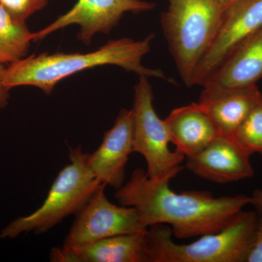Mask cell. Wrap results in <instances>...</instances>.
I'll return each mask as SVG.
<instances>
[{
    "instance_id": "obj_8",
    "label": "cell",
    "mask_w": 262,
    "mask_h": 262,
    "mask_svg": "<svg viewBox=\"0 0 262 262\" xmlns=\"http://www.w3.org/2000/svg\"><path fill=\"white\" fill-rule=\"evenodd\" d=\"M262 28V0H234L224 13L211 44L196 66L191 87H203L248 38Z\"/></svg>"
},
{
    "instance_id": "obj_2",
    "label": "cell",
    "mask_w": 262,
    "mask_h": 262,
    "mask_svg": "<svg viewBox=\"0 0 262 262\" xmlns=\"http://www.w3.org/2000/svg\"><path fill=\"white\" fill-rule=\"evenodd\" d=\"M154 34L143 40L121 38L108 41L98 50L87 53H41L10 64L5 70L4 85L8 90L18 86H33L46 95L51 94L58 82L89 69L105 65L121 67L127 72L171 82L163 71L150 69L142 63L149 53Z\"/></svg>"
},
{
    "instance_id": "obj_17",
    "label": "cell",
    "mask_w": 262,
    "mask_h": 262,
    "mask_svg": "<svg viewBox=\"0 0 262 262\" xmlns=\"http://www.w3.org/2000/svg\"><path fill=\"white\" fill-rule=\"evenodd\" d=\"M233 140L250 156L257 154L262 158V98L241 124Z\"/></svg>"
},
{
    "instance_id": "obj_20",
    "label": "cell",
    "mask_w": 262,
    "mask_h": 262,
    "mask_svg": "<svg viewBox=\"0 0 262 262\" xmlns=\"http://www.w3.org/2000/svg\"><path fill=\"white\" fill-rule=\"evenodd\" d=\"M6 68L4 67V64L0 63V108H4L6 107L8 104L9 101V91L4 85V75Z\"/></svg>"
},
{
    "instance_id": "obj_10",
    "label": "cell",
    "mask_w": 262,
    "mask_h": 262,
    "mask_svg": "<svg viewBox=\"0 0 262 262\" xmlns=\"http://www.w3.org/2000/svg\"><path fill=\"white\" fill-rule=\"evenodd\" d=\"M250 158L233 139L220 136L198 154L186 158V167L202 179L228 184L253 177Z\"/></svg>"
},
{
    "instance_id": "obj_14",
    "label": "cell",
    "mask_w": 262,
    "mask_h": 262,
    "mask_svg": "<svg viewBox=\"0 0 262 262\" xmlns=\"http://www.w3.org/2000/svg\"><path fill=\"white\" fill-rule=\"evenodd\" d=\"M262 78V28L248 38L203 84L208 91L256 85Z\"/></svg>"
},
{
    "instance_id": "obj_7",
    "label": "cell",
    "mask_w": 262,
    "mask_h": 262,
    "mask_svg": "<svg viewBox=\"0 0 262 262\" xmlns=\"http://www.w3.org/2000/svg\"><path fill=\"white\" fill-rule=\"evenodd\" d=\"M101 184L83 208L76 214L63 247L78 249L119 234L144 232L139 212L134 207L113 204Z\"/></svg>"
},
{
    "instance_id": "obj_11",
    "label": "cell",
    "mask_w": 262,
    "mask_h": 262,
    "mask_svg": "<svg viewBox=\"0 0 262 262\" xmlns=\"http://www.w3.org/2000/svg\"><path fill=\"white\" fill-rule=\"evenodd\" d=\"M133 151V113L123 108L101 145L89 154L90 168L100 184L119 189L124 184L125 168Z\"/></svg>"
},
{
    "instance_id": "obj_3",
    "label": "cell",
    "mask_w": 262,
    "mask_h": 262,
    "mask_svg": "<svg viewBox=\"0 0 262 262\" xmlns=\"http://www.w3.org/2000/svg\"><path fill=\"white\" fill-rule=\"evenodd\" d=\"M258 219L256 211L243 210L220 232L186 245L174 242L168 226H151L145 234L148 262H246Z\"/></svg>"
},
{
    "instance_id": "obj_19",
    "label": "cell",
    "mask_w": 262,
    "mask_h": 262,
    "mask_svg": "<svg viewBox=\"0 0 262 262\" xmlns=\"http://www.w3.org/2000/svg\"><path fill=\"white\" fill-rule=\"evenodd\" d=\"M246 262H262V217L258 216L252 246Z\"/></svg>"
},
{
    "instance_id": "obj_4",
    "label": "cell",
    "mask_w": 262,
    "mask_h": 262,
    "mask_svg": "<svg viewBox=\"0 0 262 262\" xmlns=\"http://www.w3.org/2000/svg\"><path fill=\"white\" fill-rule=\"evenodd\" d=\"M234 0H168L160 23L179 75L191 87L196 66Z\"/></svg>"
},
{
    "instance_id": "obj_1",
    "label": "cell",
    "mask_w": 262,
    "mask_h": 262,
    "mask_svg": "<svg viewBox=\"0 0 262 262\" xmlns=\"http://www.w3.org/2000/svg\"><path fill=\"white\" fill-rule=\"evenodd\" d=\"M173 179H150L142 169H136L128 182L116 189L115 199L135 208L146 228L168 225L178 239L220 232L251 204V196L246 194L215 198L206 191L177 193L169 186Z\"/></svg>"
},
{
    "instance_id": "obj_12",
    "label": "cell",
    "mask_w": 262,
    "mask_h": 262,
    "mask_svg": "<svg viewBox=\"0 0 262 262\" xmlns=\"http://www.w3.org/2000/svg\"><path fill=\"white\" fill-rule=\"evenodd\" d=\"M171 144L186 158L194 156L222 136L200 103L174 108L164 120Z\"/></svg>"
},
{
    "instance_id": "obj_13",
    "label": "cell",
    "mask_w": 262,
    "mask_h": 262,
    "mask_svg": "<svg viewBox=\"0 0 262 262\" xmlns=\"http://www.w3.org/2000/svg\"><path fill=\"white\" fill-rule=\"evenodd\" d=\"M144 232L119 234L78 249L62 246L51 250L55 262H148Z\"/></svg>"
},
{
    "instance_id": "obj_5",
    "label": "cell",
    "mask_w": 262,
    "mask_h": 262,
    "mask_svg": "<svg viewBox=\"0 0 262 262\" xmlns=\"http://www.w3.org/2000/svg\"><path fill=\"white\" fill-rule=\"evenodd\" d=\"M69 158L70 163L57 176L40 208L8 224L0 232V238H15L31 232L44 233L83 208L102 184L90 168L89 154L81 146L71 149Z\"/></svg>"
},
{
    "instance_id": "obj_21",
    "label": "cell",
    "mask_w": 262,
    "mask_h": 262,
    "mask_svg": "<svg viewBox=\"0 0 262 262\" xmlns=\"http://www.w3.org/2000/svg\"><path fill=\"white\" fill-rule=\"evenodd\" d=\"M251 196V206L253 207L254 211L258 216L262 217V188H258L253 191Z\"/></svg>"
},
{
    "instance_id": "obj_16",
    "label": "cell",
    "mask_w": 262,
    "mask_h": 262,
    "mask_svg": "<svg viewBox=\"0 0 262 262\" xmlns=\"http://www.w3.org/2000/svg\"><path fill=\"white\" fill-rule=\"evenodd\" d=\"M33 41L26 21L17 20L0 5V63L11 64L23 59Z\"/></svg>"
},
{
    "instance_id": "obj_18",
    "label": "cell",
    "mask_w": 262,
    "mask_h": 262,
    "mask_svg": "<svg viewBox=\"0 0 262 262\" xmlns=\"http://www.w3.org/2000/svg\"><path fill=\"white\" fill-rule=\"evenodd\" d=\"M48 0H0V5L17 20L26 21L31 15L42 10Z\"/></svg>"
},
{
    "instance_id": "obj_15",
    "label": "cell",
    "mask_w": 262,
    "mask_h": 262,
    "mask_svg": "<svg viewBox=\"0 0 262 262\" xmlns=\"http://www.w3.org/2000/svg\"><path fill=\"white\" fill-rule=\"evenodd\" d=\"M261 98L257 85L228 91L203 89L198 102L206 110L222 135L233 139L241 124Z\"/></svg>"
},
{
    "instance_id": "obj_6",
    "label": "cell",
    "mask_w": 262,
    "mask_h": 262,
    "mask_svg": "<svg viewBox=\"0 0 262 262\" xmlns=\"http://www.w3.org/2000/svg\"><path fill=\"white\" fill-rule=\"evenodd\" d=\"M152 89L148 77H139L134 89L133 105V151L144 157L150 179L172 177L182 170L184 155L169 147L168 129L153 106Z\"/></svg>"
},
{
    "instance_id": "obj_9",
    "label": "cell",
    "mask_w": 262,
    "mask_h": 262,
    "mask_svg": "<svg viewBox=\"0 0 262 262\" xmlns=\"http://www.w3.org/2000/svg\"><path fill=\"white\" fill-rule=\"evenodd\" d=\"M154 3L143 0H77L72 9L62 15L46 28L33 33L34 41L40 40L52 33L77 25V38L90 45L97 33L108 34L125 13H139L154 9Z\"/></svg>"
}]
</instances>
